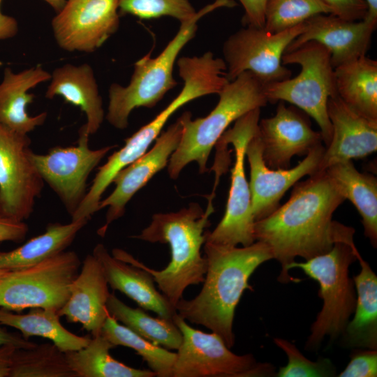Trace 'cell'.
<instances>
[{"instance_id":"21","label":"cell","mask_w":377,"mask_h":377,"mask_svg":"<svg viewBox=\"0 0 377 377\" xmlns=\"http://www.w3.org/2000/svg\"><path fill=\"white\" fill-rule=\"evenodd\" d=\"M92 254L100 261L108 285L125 294L142 309L159 317L172 319L175 307L154 286L153 276L146 270L111 256L105 246L98 244Z\"/></svg>"},{"instance_id":"45","label":"cell","mask_w":377,"mask_h":377,"mask_svg":"<svg viewBox=\"0 0 377 377\" xmlns=\"http://www.w3.org/2000/svg\"><path fill=\"white\" fill-rule=\"evenodd\" d=\"M8 270L6 269H0V279L8 272Z\"/></svg>"},{"instance_id":"43","label":"cell","mask_w":377,"mask_h":377,"mask_svg":"<svg viewBox=\"0 0 377 377\" xmlns=\"http://www.w3.org/2000/svg\"><path fill=\"white\" fill-rule=\"evenodd\" d=\"M368 6V13L364 20L377 24V0H365Z\"/></svg>"},{"instance_id":"24","label":"cell","mask_w":377,"mask_h":377,"mask_svg":"<svg viewBox=\"0 0 377 377\" xmlns=\"http://www.w3.org/2000/svg\"><path fill=\"white\" fill-rule=\"evenodd\" d=\"M361 269L353 279L356 290L353 319L348 322L343 335L346 347L377 348V276L369 263L357 255Z\"/></svg>"},{"instance_id":"13","label":"cell","mask_w":377,"mask_h":377,"mask_svg":"<svg viewBox=\"0 0 377 377\" xmlns=\"http://www.w3.org/2000/svg\"><path fill=\"white\" fill-rule=\"evenodd\" d=\"M89 135L82 126L75 146H57L46 154L31 153V161L46 183L57 194L71 216L84 200L91 172L117 145L97 149L89 147Z\"/></svg>"},{"instance_id":"10","label":"cell","mask_w":377,"mask_h":377,"mask_svg":"<svg viewBox=\"0 0 377 377\" xmlns=\"http://www.w3.org/2000/svg\"><path fill=\"white\" fill-rule=\"evenodd\" d=\"M173 320L182 334L172 377H259L275 376L269 363L257 362L251 354L230 351L217 334L188 325L177 313Z\"/></svg>"},{"instance_id":"31","label":"cell","mask_w":377,"mask_h":377,"mask_svg":"<svg viewBox=\"0 0 377 377\" xmlns=\"http://www.w3.org/2000/svg\"><path fill=\"white\" fill-rule=\"evenodd\" d=\"M101 334L114 346L132 348L146 362L149 369L158 377H172L177 353L155 344L119 323L110 315L107 318Z\"/></svg>"},{"instance_id":"11","label":"cell","mask_w":377,"mask_h":377,"mask_svg":"<svg viewBox=\"0 0 377 377\" xmlns=\"http://www.w3.org/2000/svg\"><path fill=\"white\" fill-rule=\"evenodd\" d=\"M304 29V22L276 33L246 27L232 34L223 45L228 80L232 81L245 71L265 86L290 78L292 73L283 64L282 56Z\"/></svg>"},{"instance_id":"6","label":"cell","mask_w":377,"mask_h":377,"mask_svg":"<svg viewBox=\"0 0 377 377\" xmlns=\"http://www.w3.org/2000/svg\"><path fill=\"white\" fill-rule=\"evenodd\" d=\"M358 253L353 237H350L335 242L324 254L288 266V271L301 269L320 285L318 296L323 304L311 325L306 350H316L325 337L333 340L343 333L356 306V291L349 276V267L357 260Z\"/></svg>"},{"instance_id":"30","label":"cell","mask_w":377,"mask_h":377,"mask_svg":"<svg viewBox=\"0 0 377 377\" xmlns=\"http://www.w3.org/2000/svg\"><path fill=\"white\" fill-rule=\"evenodd\" d=\"M110 316L135 333L167 349L177 350L182 334L172 319L154 318L140 308H132L112 293L107 301Z\"/></svg>"},{"instance_id":"5","label":"cell","mask_w":377,"mask_h":377,"mask_svg":"<svg viewBox=\"0 0 377 377\" xmlns=\"http://www.w3.org/2000/svg\"><path fill=\"white\" fill-rule=\"evenodd\" d=\"M236 5L234 0H216L207 5L191 19L181 22L178 32L156 57L152 58L148 53L138 60L128 85L113 83L109 87L108 121L116 128L124 129L135 108L155 106L177 84L173 77L174 65L181 50L195 36L198 21L215 9Z\"/></svg>"},{"instance_id":"14","label":"cell","mask_w":377,"mask_h":377,"mask_svg":"<svg viewBox=\"0 0 377 377\" xmlns=\"http://www.w3.org/2000/svg\"><path fill=\"white\" fill-rule=\"evenodd\" d=\"M119 0H67L52 20L54 39L64 50L91 53L118 29Z\"/></svg>"},{"instance_id":"17","label":"cell","mask_w":377,"mask_h":377,"mask_svg":"<svg viewBox=\"0 0 377 377\" xmlns=\"http://www.w3.org/2000/svg\"><path fill=\"white\" fill-rule=\"evenodd\" d=\"M258 133L263 159L272 169L289 168L294 156L306 155L323 142L320 131H313L305 116L283 101L274 117L259 120Z\"/></svg>"},{"instance_id":"36","label":"cell","mask_w":377,"mask_h":377,"mask_svg":"<svg viewBox=\"0 0 377 377\" xmlns=\"http://www.w3.org/2000/svg\"><path fill=\"white\" fill-rule=\"evenodd\" d=\"M339 377L377 376V350H356L351 354L350 360Z\"/></svg>"},{"instance_id":"2","label":"cell","mask_w":377,"mask_h":377,"mask_svg":"<svg viewBox=\"0 0 377 377\" xmlns=\"http://www.w3.org/2000/svg\"><path fill=\"white\" fill-rule=\"evenodd\" d=\"M204 251L207 271L201 291L191 300L181 298L175 307L184 320L211 330L231 348L236 306L245 290H253L250 276L273 255L260 241L242 247L205 242Z\"/></svg>"},{"instance_id":"20","label":"cell","mask_w":377,"mask_h":377,"mask_svg":"<svg viewBox=\"0 0 377 377\" xmlns=\"http://www.w3.org/2000/svg\"><path fill=\"white\" fill-rule=\"evenodd\" d=\"M80 268L71 285L69 298L58 313L68 322L80 323L94 337L101 334L109 316V285L100 261L93 254L84 258Z\"/></svg>"},{"instance_id":"40","label":"cell","mask_w":377,"mask_h":377,"mask_svg":"<svg viewBox=\"0 0 377 377\" xmlns=\"http://www.w3.org/2000/svg\"><path fill=\"white\" fill-rule=\"evenodd\" d=\"M36 344L22 336L12 333L1 327L0 324V347L3 346H13L17 348H29Z\"/></svg>"},{"instance_id":"12","label":"cell","mask_w":377,"mask_h":377,"mask_svg":"<svg viewBox=\"0 0 377 377\" xmlns=\"http://www.w3.org/2000/svg\"><path fill=\"white\" fill-rule=\"evenodd\" d=\"M31 143L27 134L0 124V216L17 221L29 218L44 186Z\"/></svg>"},{"instance_id":"42","label":"cell","mask_w":377,"mask_h":377,"mask_svg":"<svg viewBox=\"0 0 377 377\" xmlns=\"http://www.w3.org/2000/svg\"><path fill=\"white\" fill-rule=\"evenodd\" d=\"M16 348L13 346L0 347V377H10Z\"/></svg>"},{"instance_id":"16","label":"cell","mask_w":377,"mask_h":377,"mask_svg":"<svg viewBox=\"0 0 377 377\" xmlns=\"http://www.w3.org/2000/svg\"><path fill=\"white\" fill-rule=\"evenodd\" d=\"M182 133V126L177 119L158 136L149 151L117 173L112 181L114 189L99 204V210L108 208L105 223L98 230L99 235H105L109 226L124 214L126 206L134 195L154 175L168 166Z\"/></svg>"},{"instance_id":"29","label":"cell","mask_w":377,"mask_h":377,"mask_svg":"<svg viewBox=\"0 0 377 377\" xmlns=\"http://www.w3.org/2000/svg\"><path fill=\"white\" fill-rule=\"evenodd\" d=\"M114 347L101 334L92 337L88 344L66 353L75 377H154L150 369L131 367L115 360L110 353Z\"/></svg>"},{"instance_id":"18","label":"cell","mask_w":377,"mask_h":377,"mask_svg":"<svg viewBox=\"0 0 377 377\" xmlns=\"http://www.w3.org/2000/svg\"><path fill=\"white\" fill-rule=\"evenodd\" d=\"M376 24L364 20L352 22L332 14H319L304 22V31L291 42L285 52L315 40L330 51L334 68L366 55Z\"/></svg>"},{"instance_id":"25","label":"cell","mask_w":377,"mask_h":377,"mask_svg":"<svg viewBox=\"0 0 377 377\" xmlns=\"http://www.w3.org/2000/svg\"><path fill=\"white\" fill-rule=\"evenodd\" d=\"M324 172L342 195L356 207L362 217L364 235L377 245V179L359 172L350 161L334 163Z\"/></svg>"},{"instance_id":"33","label":"cell","mask_w":377,"mask_h":377,"mask_svg":"<svg viewBox=\"0 0 377 377\" xmlns=\"http://www.w3.org/2000/svg\"><path fill=\"white\" fill-rule=\"evenodd\" d=\"M321 0H267L264 28L272 33L282 31L319 14H331Z\"/></svg>"},{"instance_id":"32","label":"cell","mask_w":377,"mask_h":377,"mask_svg":"<svg viewBox=\"0 0 377 377\" xmlns=\"http://www.w3.org/2000/svg\"><path fill=\"white\" fill-rule=\"evenodd\" d=\"M10 377H75L66 353L54 343L16 348Z\"/></svg>"},{"instance_id":"4","label":"cell","mask_w":377,"mask_h":377,"mask_svg":"<svg viewBox=\"0 0 377 377\" xmlns=\"http://www.w3.org/2000/svg\"><path fill=\"white\" fill-rule=\"evenodd\" d=\"M265 87L253 73L245 71L221 90L219 101L208 115L193 120L190 112H184L178 119L182 126L181 139L168 164L170 178L177 179L193 161L198 163L200 173L205 172L211 151L228 127L251 110L267 104Z\"/></svg>"},{"instance_id":"37","label":"cell","mask_w":377,"mask_h":377,"mask_svg":"<svg viewBox=\"0 0 377 377\" xmlns=\"http://www.w3.org/2000/svg\"><path fill=\"white\" fill-rule=\"evenodd\" d=\"M334 15L347 21L364 20L368 13L365 0H321Z\"/></svg>"},{"instance_id":"7","label":"cell","mask_w":377,"mask_h":377,"mask_svg":"<svg viewBox=\"0 0 377 377\" xmlns=\"http://www.w3.org/2000/svg\"><path fill=\"white\" fill-rule=\"evenodd\" d=\"M282 63L298 64L300 73L293 78L266 85L267 102L286 101L304 110L319 126L323 141L327 147L332 136L327 102L337 95L330 51L320 43L310 40L285 52Z\"/></svg>"},{"instance_id":"35","label":"cell","mask_w":377,"mask_h":377,"mask_svg":"<svg viewBox=\"0 0 377 377\" xmlns=\"http://www.w3.org/2000/svg\"><path fill=\"white\" fill-rule=\"evenodd\" d=\"M274 343L286 354L288 364L280 368L279 377H329L336 376V369L328 358L320 357L313 362L307 359L293 343L274 338Z\"/></svg>"},{"instance_id":"39","label":"cell","mask_w":377,"mask_h":377,"mask_svg":"<svg viewBox=\"0 0 377 377\" xmlns=\"http://www.w3.org/2000/svg\"><path fill=\"white\" fill-rule=\"evenodd\" d=\"M28 230V226L24 221L0 216V242H21L26 237Z\"/></svg>"},{"instance_id":"38","label":"cell","mask_w":377,"mask_h":377,"mask_svg":"<svg viewBox=\"0 0 377 377\" xmlns=\"http://www.w3.org/2000/svg\"><path fill=\"white\" fill-rule=\"evenodd\" d=\"M244 14L242 23L246 27L263 28L265 22V7L267 0H239Z\"/></svg>"},{"instance_id":"26","label":"cell","mask_w":377,"mask_h":377,"mask_svg":"<svg viewBox=\"0 0 377 377\" xmlns=\"http://www.w3.org/2000/svg\"><path fill=\"white\" fill-rule=\"evenodd\" d=\"M334 69L337 96L362 116L377 120V61L362 56Z\"/></svg>"},{"instance_id":"9","label":"cell","mask_w":377,"mask_h":377,"mask_svg":"<svg viewBox=\"0 0 377 377\" xmlns=\"http://www.w3.org/2000/svg\"><path fill=\"white\" fill-rule=\"evenodd\" d=\"M260 108L247 112L226 130L217 143H231L235 161L231 170V184L226 212L218 226L205 232V242L215 244L247 246L255 242L254 223L249 182L244 170L245 151L248 142L258 129Z\"/></svg>"},{"instance_id":"22","label":"cell","mask_w":377,"mask_h":377,"mask_svg":"<svg viewBox=\"0 0 377 377\" xmlns=\"http://www.w3.org/2000/svg\"><path fill=\"white\" fill-rule=\"evenodd\" d=\"M51 78V74L40 66L14 73L6 68L0 83V124L22 134H27L43 125L46 112L30 116L27 105L34 98L28 91Z\"/></svg>"},{"instance_id":"1","label":"cell","mask_w":377,"mask_h":377,"mask_svg":"<svg viewBox=\"0 0 377 377\" xmlns=\"http://www.w3.org/2000/svg\"><path fill=\"white\" fill-rule=\"evenodd\" d=\"M345 200L325 172H316L297 182L285 204L255 221L256 241L267 244L281 264L279 282L300 281L288 270L296 257L308 260L324 254L335 242L355 232L332 221L333 213Z\"/></svg>"},{"instance_id":"41","label":"cell","mask_w":377,"mask_h":377,"mask_svg":"<svg viewBox=\"0 0 377 377\" xmlns=\"http://www.w3.org/2000/svg\"><path fill=\"white\" fill-rule=\"evenodd\" d=\"M1 2L2 0H0V40H5L13 38L17 34L18 24L14 17L1 13Z\"/></svg>"},{"instance_id":"3","label":"cell","mask_w":377,"mask_h":377,"mask_svg":"<svg viewBox=\"0 0 377 377\" xmlns=\"http://www.w3.org/2000/svg\"><path fill=\"white\" fill-rule=\"evenodd\" d=\"M214 212L209 200L204 212L198 203H191L176 212L158 213L151 223L132 238L154 243L168 244L171 260L161 270L149 268L121 249H113L112 256L149 272L158 288L175 306L183 297L185 289L202 283L207 271V260L200 248L205 242V229L209 226V217Z\"/></svg>"},{"instance_id":"19","label":"cell","mask_w":377,"mask_h":377,"mask_svg":"<svg viewBox=\"0 0 377 377\" xmlns=\"http://www.w3.org/2000/svg\"><path fill=\"white\" fill-rule=\"evenodd\" d=\"M327 114L332 136L325 147L318 172L353 158H364L377 150V120L362 116L337 95L329 98Z\"/></svg>"},{"instance_id":"15","label":"cell","mask_w":377,"mask_h":377,"mask_svg":"<svg viewBox=\"0 0 377 377\" xmlns=\"http://www.w3.org/2000/svg\"><path fill=\"white\" fill-rule=\"evenodd\" d=\"M325 149L323 145L316 147L293 168L272 169L263 159L257 129L248 142L245 151L250 168L249 185L255 221L275 211L284 193L302 177L318 172Z\"/></svg>"},{"instance_id":"34","label":"cell","mask_w":377,"mask_h":377,"mask_svg":"<svg viewBox=\"0 0 377 377\" xmlns=\"http://www.w3.org/2000/svg\"><path fill=\"white\" fill-rule=\"evenodd\" d=\"M121 14H130L140 19L170 16L180 22L191 19L195 10L189 0H119Z\"/></svg>"},{"instance_id":"23","label":"cell","mask_w":377,"mask_h":377,"mask_svg":"<svg viewBox=\"0 0 377 377\" xmlns=\"http://www.w3.org/2000/svg\"><path fill=\"white\" fill-rule=\"evenodd\" d=\"M45 97L61 96L66 103L79 107L86 115L84 124L87 133L95 134L105 117L94 70L88 64L75 66L66 64L55 68L51 74Z\"/></svg>"},{"instance_id":"44","label":"cell","mask_w":377,"mask_h":377,"mask_svg":"<svg viewBox=\"0 0 377 377\" xmlns=\"http://www.w3.org/2000/svg\"><path fill=\"white\" fill-rule=\"evenodd\" d=\"M48 3L57 13L65 5L67 0H43Z\"/></svg>"},{"instance_id":"28","label":"cell","mask_w":377,"mask_h":377,"mask_svg":"<svg viewBox=\"0 0 377 377\" xmlns=\"http://www.w3.org/2000/svg\"><path fill=\"white\" fill-rule=\"evenodd\" d=\"M59 318L58 311L53 309L33 308L22 314L0 307V324L18 330L26 339L31 337L47 339L64 353L86 346L91 338L68 331Z\"/></svg>"},{"instance_id":"8","label":"cell","mask_w":377,"mask_h":377,"mask_svg":"<svg viewBox=\"0 0 377 377\" xmlns=\"http://www.w3.org/2000/svg\"><path fill=\"white\" fill-rule=\"evenodd\" d=\"M81 265L76 252L65 250L32 267L8 271L0 279V307L17 313L33 308L59 311Z\"/></svg>"},{"instance_id":"27","label":"cell","mask_w":377,"mask_h":377,"mask_svg":"<svg viewBox=\"0 0 377 377\" xmlns=\"http://www.w3.org/2000/svg\"><path fill=\"white\" fill-rule=\"evenodd\" d=\"M87 219L68 223H50L45 232L36 236L11 251L0 250V269L16 271L32 267L65 251L77 233L87 225Z\"/></svg>"}]
</instances>
